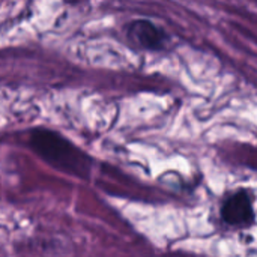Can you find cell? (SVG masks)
I'll return each instance as SVG.
<instances>
[{"instance_id": "2", "label": "cell", "mask_w": 257, "mask_h": 257, "mask_svg": "<svg viewBox=\"0 0 257 257\" xmlns=\"http://www.w3.org/2000/svg\"><path fill=\"white\" fill-rule=\"evenodd\" d=\"M126 36L134 45L149 51L166 50L170 42V36L163 27L143 18L134 20L126 26Z\"/></svg>"}, {"instance_id": "3", "label": "cell", "mask_w": 257, "mask_h": 257, "mask_svg": "<svg viewBox=\"0 0 257 257\" xmlns=\"http://www.w3.org/2000/svg\"><path fill=\"white\" fill-rule=\"evenodd\" d=\"M221 218L232 227H247L254 221L253 200L248 191L232 193L221 205Z\"/></svg>"}, {"instance_id": "1", "label": "cell", "mask_w": 257, "mask_h": 257, "mask_svg": "<svg viewBox=\"0 0 257 257\" xmlns=\"http://www.w3.org/2000/svg\"><path fill=\"white\" fill-rule=\"evenodd\" d=\"M30 148L48 164L57 170L86 178L89 172L90 160L81 151H78L69 140L56 131L38 128L32 131L29 139Z\"/></svg>"}]
</instances>
